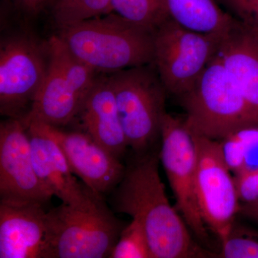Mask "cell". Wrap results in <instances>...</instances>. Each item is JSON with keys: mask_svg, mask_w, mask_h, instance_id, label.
<instances>
[{"mask_svg": "<svg viewBox=\"0 0 258 258\" xmlns=\"http://www.w3.org/2000/svg\"><path fill=\"white\" fill-rule=\"evenodd\" d=\"M137 155L112 191L115 211L142 224L152 258L206 257L208 254L195 243L184 219L169 203L159 175L158 153Z\"/></svg>", "mask_w": 258, "mask_h": 258, "instance_id": "cell-1", "label": "cell"}, {"mask_svg": "<svg viewBox=\"0 0 258 258\" xmlns=\"http://www.w3.org/2000/svg\"><path fill=\"white\" fill-rule=\"evenodd\" d=\"M60 29L58 36L70 50L97 73L154 64V31L115 13Z\"/></svg>", "mask_w": 258, "mask_h": 258, "instance_id": "cell-2", "label": "cell"}, {"mask_svg": "<svg viewBox=\"0 0 258 258\" xmlns=\"http://www.w3.org/2000/svg\"><path fill=\"white\" fill-rule=\"evenodd\" d=\"M186 112L184 123L191 134L220 140L258 120L218 55L195 84L179 97Z\"/></svg>", "mask_w": 258, "mask_h": 258, "instance_id": "cell-3", "label": "cell"}, {"mask_svg": "<svg viewBox=\"0 0 258 258\" xmlns=\"http://www.w3.org/2000/svg\"><path fill=\"white\" fill-rule=\"evenodd\" d=\"M50 258L110 257L123 225L93 192L81 205L62 203L46 214Z\"/></svg>", "mask_w": 258, "mask_h": 258, "instance_id": "cell-4", "label": "cell"}, {"mask_svg": "<svg viewBox=\"0 0 258 258\" xmlns=\"http://www.w3.org/2000/svg\"><path fill=\"white\" fill-rule=\"evenodd\" d=\"M109 79L128 147L137 154L152 151L161 139L168 93L155 66L123 70Z\"/></svg>", "mask_w": 258, "mask_h": 258, "instance_id": "cell-5", "label": "cell"}, {"mask_svg": "<svg viewBox=\"0 0 258 258\" xmlns=\"http://www.w3.org/2000/svg\"><path fill=\"white\" fill-rule=\"evenodd\" d=\"M224 33L195 31L171 18L154 30V64L168 93L179 97L190 89L217 55Z\"/></svg>", "mask_w": 258, "mask_h": 258, "instance_id": "cell-6", "label": "cell"}, {"mask_svg": "<svg viewBox=\"0 0 258 258\" xmlns=\"http://www.w3.org/2000/svg\"><path fill=\"white\" fill-rule=\"evenodd\" d=\"M196 154L195 189L205 225L222 242L239 214L235 176L226 164L218 140L191 134Z\"/></svg>", "mask_w": 258, "mask_h": 258, "instance_id": "cell-7", "label": "cell"}, {"mask_svg": "<svg viewBox=\"0 0 258 258\" xmlns=\"http://www.w3.org/2000/svg\"><path fill=\"white\" fill-rule=\"evenodd\" d=\"M47 44L42 46L25 36L12 37L0 47V113L8 118H22L46 76Z\"/></svg>", "mask_w": 258, "mask_h": 258, "instance_id": "cell-8", "label": "cell"}, {"mask_svg": "<svg viewBox=\"0 0 258 258\" xmlns=\"http://www.w3.org/2000/svg\"><path fill=\"white\" fill-rule=\"evenodd\" d=\"M159 159L188 227L198 238L208 240L206 225L195 189L196 154L192 135L184 120L166 113L161 122Z\"/></svg>", "mask_w": 258, "mask_h": 258, "instance_id": "cell-9", "label": "cell"}, {"mask_svg": "<svg viewBox=\"0 0 258 258\" xmlns=\"http://www.w3.org/2000/svg\"><path fill=\"white\" fill-rule=\"evenodd\" d=\"M53 197L37 176L26 125L20 118L0 124V201L45 205Z\"/></svg>", "mask_w": 258, "mask_h": 258, "instance_id": "cell-10", "label": "cell"}, {"mask_svg": "<svg viewBox=\"0 0 258 258\" xmlns=\"http://www.w3.org/2000/svg\"><path fill=\"white\" fill-rule=\"evenodd\" d=\"M35 121L55 139L73 173L91 191L103 197L116 187L125 169L119 159L83 131L66 132L59 127Z\"/></svg>", "mask_w": 258, "mask_h": 258, "instance_id": "cell-11", "label": "cell"}, {"mask_svg": "<svg viewBox=\"0 0 258 258\" xmlns=\"http://www.w3.org/2000/svg\"><path fill=\"white\" fill-rule=\"evenodd\" d=\"M46 214L41 204L0 201V258H50Z\"/></svg>", "mask_w": 258, "mask_h": 258, "instance_id": "cell-12", "label": "cell"}, {"mask_svg": "<svg viewBox=\"0 0 258 258\" xmlns=\"http://www.w3.org/2000/svg\"><path fill=\"white\" fill-rule=\"evenodd\" d=\"M22 120L28 129L34 166L42 184L62 203H86L93 191L76 179L55 139L35 120Z\"/></svg>", "mask_w": 258, "mask_h": 258, "instance_id": "cell-13", "label": "cell"}, {"mask_svg": "<svg viewBox=\"0 0 258 258\" xmlns=\"http://www.w3.org/2000/svg\"><path fill=\"white\" fill-rule=\"evenodd\" d=\"M217 55L258 120V35L235 18Z\"/></svg>", "mask_w": 258, "mask_h": 258, "instance_id": "cell-14", "label": "cell"}, {"mask_svg": "<svg viewBox=\"0 0 258 258\" xmlns=\"http://www.w3.org/2000/svg\"><path fill=\"white\" fill-rule=\"evenodd\" d=\"M80 117L83 132L118 159L128 147L109 76L98 77L83 102Z\"/></svg>", "mask_w": 258, "mask_h": 258, "instance_id": "cell-15", "label": "cell"}, {"mask_svg": "<svg viewBox=\"0 0 258 258\" xmlns=\"http://www.w3.org/2000/svg\"><path fill=\"white\" fill-rule=\"evenodd\" d=\"M83 102L64 76L57 60L49 52L48 68L45 80L30 111L22 119L37 120L60 128L69 124L78 116Z\"/></svg>", "mask_w": 258, "mask_h": 258, "instance_id": "cell-16", "label": "cell"}, {"mask_svg": "<svg viewBox=\"0 0 258 258\" xmlns=\"http://www.w3.org/2000/svg\"><path fill=\"white\" fill-rule=\"evenodd\" d=\"M173 20L185 28L203 33H224L235 18L215 0H166Z\"/></svg>", "mask_w": 258, "mask_h": 258, "instance_id": "cell-17", "label": "cell"}, {"mask_svg": "<svg viewBox=\"0 0 258 258\" xmlns=\"http://www.w3.org/2000/svg\"><path fill=\"white\" fill-rule=\"evenodd\" d=\"M218 141L234 176L258 170V124L244 125Z\"/></svg>", "mask_w": 258, "mask_h": 258, "instance_id": "cell-18", "label": "cell"}, {"mask_svg": "<svg viewBox=\"0 0 258 258\" xmlns=\"http://www.w3.org/2000/svg\"><path fill=\"white\" fill-rule=\"evenodd\" d=\"M112 12L152 31L171 18L166 0H111Z\"/></svg>", "mask_w": 258, "mask_h": 258, "instance_id": "cell-19", "label": "cell"}, {"mask_svg": "<svg viewBox=\"0 0 258 258\" xmlns=\"http://www.w3.org/2000/svg\"><path fill=\"white\" fill-rule=\"evenodd\" d=\"M111 0H55L53 15L60 28L111 13Z\"/></svg>", "mask_w": 258, "mask_h": 258, "instance_id": "cell-20", "label": "cell"}, {"mask_svg": "<svg viewBox=\"0 0 258 258\" xmlns=\"http://www.w3.org/2000/svg\"><path fill=\"white\" fill-rule=\"evenodd\" d=\"M215 257L258 258V231L235 222Z\"/></svg>", "mask_w": 258, "mask_h": 258, "instance_id": "cell-21", "label": "cell"}, {"mask_svg": "<svg viewBox=\"0 0 258 258\" xmlns=\"http://www.w3.org/2000/svg\"><path fill=\"white\" fill-rule=\"evenodd\" d=\"M110 257L152 258L147 234L140 222L132 219L123 227Z\"/></svg>", "mask_w": 258, "mask_h": 258, "instance_id": "cell-22", "label": "cell"}, {"mask_svg": "<svg viewBox=\"0 0 258 258\" xmlns=\"http://www.w3.org/2000/svg\"><path fill=\"white\" fill-rule=\"evenodd\" d=\"M232 16L258 35V0H222Z\"/></svg>", "mask_w": 258, "mask_h": 258, "instance_id": "cell-23", "label": "cell"}, {"mask_svg": "<svg viewBox=\"0 0 258 258\" xmlns=\"http://www.w3.org/2000/svg\"><path fill=\"white\" fill-rule=\"evenodd\" d=\"M234 176L240 204L258 198V170Z\"/></svg>", "mask_w": 258, "mask_h": 258, "instance_id": "cell-24", "label": "cell"}, {"mask_svg": "<svg viewBox=\"0 0 258 258\" xmlns=\"http://www.w3.org/2000/svg\"><path fill=\"white\" fill-rule=\"evenodd\" d=\"M239 214L258 224V198L249 203L240 204Z\"/></svg>", "mask_w": 258, "mask_h": 258, "instance_id": "cell-25", "label": "cell"}, {"mask_svg": "<svg viewBox=\"0 0 258 258\" xmlns=\"http://www.w3.org/2000/svg\"><path fill=\"white\" fill-rule=\"evenodd\" d=\"M16 1L27 11L35 13L41 9L47 0H16Z\"/></svg>", "mask_w": 258, "mask_h": 258, "instance_id": "cell-26", "label": "cell"}]
</instances>
